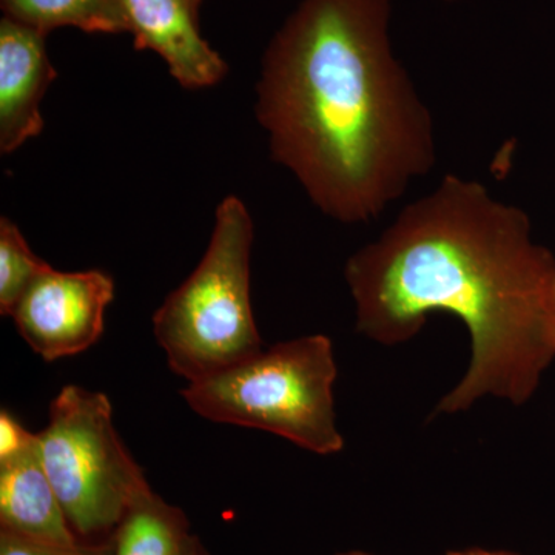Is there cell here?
<instances>
[{"mask_svg": "<svg viewBox=\"0 0 555 555\" xmlns=\"http://www.w3.org/2000/svg\"><path fill=\"white\" fill-rule=\"evenodd\" d=\"M357 331L383 346L411 341L448 313L470 338L465 375L438 415L485 398L531 400L555 360V258L520 207L481 182L449 173L400 211L345 268Z\"/></svg>", "mask_w": 555, "mask_h": 555, "instance_id": "obj_1", "label": "cell"}, {"mask_svg": "<svg viewBox=\"0 0 555 555\" xmlns=\"http://www.w3.org/2000/svg\"><path fill=\"white\" fill-rule=\"evenodd\" d=\"M393 0H302L269 43L257 118L273 160L343 224L436 166L434 120L390 43Z\"/></svg>", "mask_w": 555, "mask_h": 555, "instance_id": "obj_2", "label": "cell"}, {"mask_svg": "<svg viewBox=\"0 0 555 555\" xmlns=\"http://www.w3.org/2000/svg\"><path fill=\"white\" fill-rule=\"evenodd\" d=\"M251 246L250 214L243 201L228 196L199 264L153 315L156 343L188 385L264 349L250 301Z\"/></svg>", "mask_w": 555, "mask_h": 555, "instance_id": "obj_3", "label": "cell"}, {"mask_svg": "<svg viewBox=\"0 0 555 555\" xmlns=\"http://www.w3.org/2000/svg\"><path fill=\"white\" fill-rule=\"evenodd\" d=\"M334 345L306 335L262 349L243 363L182 389L204 420L264 430L317 455L345 449L337 426Z\"/></svg>", "mask_w": 555, "mask_h": 555, "instance_id": "obj_4", "label": "cell"}, {"mask_svg": "<svg viewBox=\"0 0 555 555\" xmlns=\"http://www.w3.org/2000/svg\"><path fill=\"white\" fill-rule=\"evenodd\" d=\"M36 436L43 469L83 542L107 539L153 492L120 440L105 393L65 385L51 401L49 425Z\"/></svg>", "mask_w": 555, "mask_h": 555, "instance_id": "obj_5", "label": "cell"}, {"mask_svg": "<svg viewBox=\"0 0 555 555\" xmlns=\"http://www.w3.org/2000/svg\"><path fill=\"white\" fill-rule=\"evenodd\" d=\"M113 298L115 281L102 270L50 268L28 287L10 318L36 356L56 361L96 345Z\"/></svg>", "mask_w": 555, "mask_h": 555, "instance_id": "obj_6", "label": "cell"}, {"mask_svg": "<svg viewBox=\"0 0 555 555\" xmlns=\"http://www.w3.org/2000/svg\"><path fill=\"white\" fill-rule=\"evenodd\" d=\"M137 50H152L184 89L217 86L228 64L201 36L199 20L184 0H119Z\"/></svg>", "mask_w": 555, "mask_h": 555, "instance_id": "obj_7", "label": "cell"}, {"mask_svg": "<svg viewBox=\"0 0 555 555\" xmlns=\"http://www.w3.org/2000/svg\"><path fill=\"white\" fill-rule=\"evenodd\" d=\"M57 78L46 35L20 22H0V152L22 147L43 130L40 101Z\"/></svg>", "mask_w": 555, "mask_h": 555, "instance_id": "obj_8", "label": "cell"}, {"mask_svg": "<svg viewBox=\"0 0 555 555\" xmlns=\"http://www.w3.org/2000/svg\"><path fill=\"white\" fill-rule=\"evenodd\" d=\"M0 531L56 546L83 542L43 469L38 436L27 451L0 463Z\"/></svg>", "mask_w": 555, "mask_h": 555, "instance_id": "obj_9", "label": "cell"}, {"mask_svg": "<svg viewBox=\"0 0 555 555\" xmlns=\"http://www.w3.org/2000/svg\"><path fill=\"white\" fill-rule=\"evenodd\" d=\"M192 535L184 511L153 491L130 507L113 532V555H184Z\"/></svg>", "mask_w": 555, "mask_h": 555, "instance_id": "obj_10", "label": "cell"}, {"mask_svg": "<svg viewBox=\"0 0 555 555\" xmlns=\"http://www.w3.org/2000/svg\"><path fill=\"white\" fill-rule=\"evenodd\" d=\"M7 17L49 35L54 28L122 35L130 24L119 0H0Z\"/></svg>", "mask_w": 555, "mask_h": 555, "instance_id": "obj_11", "label": "cell"}, {"mask_svg": "<svg viewBox=\"0 0 555 555\" xmlns=\"http://www.w3.org/2000/svg\"><path fill=\"white\" fill-rule=\"evenodd\" d=\"M49 269L21 229L9 218L0 219V313L10 317L28 287Z\"/></svg>", "mask_w": 555, "mask_h": 555, "instance_id": "obj_12", "label": "cell"}, {"mask_svg": "<svg viewBox=\"0 0 555 555\" xmlns=\"http://www.w3.org/2000/svg\"><path fill=\"white\" fill-rule=\"evenodd\" d=\"M113 534L100 542H82L76 546H56L35 542L25 537L0 531V555H113Z\"/></svg>", "mask_w": 555, "mask_h": 555, "instance_id": "obj_13", "label": "cell"}, {"mask_svg": "<svg viewBox=\"0 0 555 555\" xmlns=\"http://www.w3.org/2000/svg\"><path fill=\"white\" fill-rule=\"evenodd\" d=\"M36 443V434L24 426L2 409L0 412V463L22 454Z\"/></svg>", "mask_w": 555, "mask_h": 555, "instance_id": "obj_14", "label": "cell"}, {"mask_svg": "<svg viewBox=\"0 0 555 555\" xmlns=\"http://www.w3.org/2000/svg\"><path fill=\"white\" fill-rule=\"evenodd\" d=\"M444 555H517L513 553H505V551H489L481 550V547H469V550L451 551Z\"/></svg>", "mask_w": 555, "mask_h": 555, "instance_id": "obj_15", "label": "cell"}, {"mask_svg": "<svg viewBox=\"0 0 555 555\" xmlns=\"http://www.w3.org/2000/svg\"><path fill=\"white\" fill-rule=\"evenodd\" d=\"M184 555H210V553H208L204 543L201 542L199 537L192 535V539L189 540L188 547H185Z\"/></svg>", "mask_w": 555, "mask_h": 555, "instance_id": "obj_16", "label": "cell"}, {"mask_svg": "<svg viewBox=\"0 0 555 555\" xmlns=\"http://www.w3.org/2000/svg\"><path fill=\"white\" fill-rule=\"evenodd\" d=\"M184 2L188 3V7L190 10H192V13L198 17L199 9L201 5H203L204 0H184Z\"/></svg>", "mask_w": 555, "mask_h": 555, "instance_id": "obj_17", "label": "cell"}, {"mask_svg": "<svg viewBox=\"0 0 555 555\" xmlns=\"http://www.w3.org/2000/svg\"><path fill=\"white\" fill-rule=\"evenodd\" d=\"M337 555H374L369 553H363V551H349V553H343Z\"/></svg>", "mask_w": 555, "mask_h": 555, "instance_id": "obj_18", "label": "cell"}, {"mask_svg": "<svg viewBox=\"0 0 555 555\" xmlns=\"http://www.w3.org/2000/svg\"><path fill=\"white\" fill-rule=\"evenodd\" d=\"M554 301H555V283H554Z\"/></svg>", "mask_w": 555, "mask_h": 555, "instance_id": "obj_19", "label": "cell"}, {"mask_svg": "<svg viewBox=\"0 0 555 555\" xmlns=\"http://www.w3.org/2000/svg\"><path fill=\"white\" fill-rule=\"evenodd\" d=\"M447 2H452V0H447Z\"/></svg>", "mask_w": 555, "mask_h": 555, "instance_id": "obj_20", "label": "cell"}]
</instances>
